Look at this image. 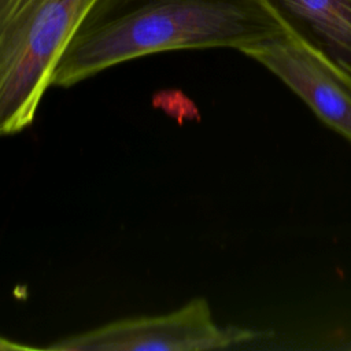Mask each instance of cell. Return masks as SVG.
Segmentation results:
<instances>
[{"mask_svg": "<svg viewBox=\"0 0 351 351\" xmlns=\"http://www.w3.org/2000/svg\"><path fill=\"white\" fill-rule=\"evenodd\" d=\"M288 30L351 78V0H266Z\"/></svg>", "mask_w": 351, "mask_h": 351, "instance_id": "cell-5", "label": "cell"}, {"mask_svg": "<svg viewBox=\"0 0 351 351\" xmlns=\"http://www.w3.org/2000/svg\"><path fill=\"white\" fill-rule=\"evenodd\" d=\"M96 0H0V137L30 128Z\"/></svg>", "mask_w": 351, "mask_h": 351, "instance_id": "cell-2", "label": "cell"}, {"mask_svg": "<svg viewBox=\"0 0 351 351\" xmlns=\"http://www.w3.org/2000/svg\"><path fill=\"white\" fill-rule=\"evenodd\" d=\"M0 350H36V347H30L27 344L15 343L7 337L0 336Z\"/></svg>", "mask_w": 351, "mask_h": 351, "instance_id": "cell-6", "label": "cell"}, {"mask_svg": "<svg viewBox=\"0 0 351 351\" xmlns=\"http://www.w3.org/2000/svg\"><path fill=\"white\" fill-rule=\"evenodd\" d=\"M241 53L273 73L351 144V78L346 73L291 32Z\"/></svg>", "mask_w": 351, "mask_h": 351, "instance_id": "cell-4", "label": "cell"}, {"mask_svg": "<svg viewBox=\"0 0 351 351\" xmlns=\"http://www.w3.org/2000/svg\"><path fill=\"white\" fill-rule=\"evenodd\" d=\"M259 333L219 326L204 298L159 315L122 318L56 340L45 350L62 351H202L245 343Z\"/></svg>", "mask_w": 351, "mask_h": 351, "instance_id": "cell-3", "label": "cell"}, {"mask_svg": "<svg viewBox=\"0 0 351 351\" xmlns=\"http://www.w3.org/2000/svg\"><path fill=\"white\" fill-rule=\"evenodd\" d=\"M289 33L266 0H96L52 86L70 88L110 67L180 49L239 52Z\"/></svg>", "mask_w": 351, "mask_h": 351, "instance_id": "cell-1", "label": "cell"}]
</instances>
